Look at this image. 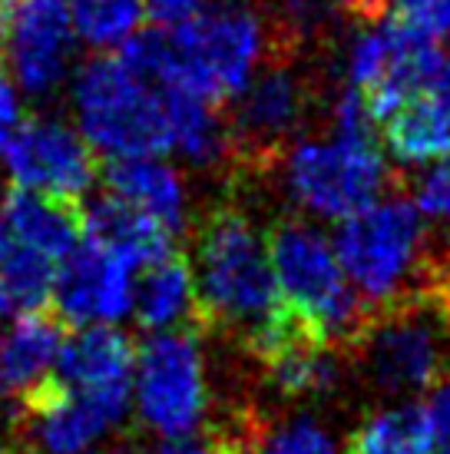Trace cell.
I'll list each match as a JSON object with an SVG mask.
<instances>
[{
    "instance_id": "1",
    "label": "cell",
    "mask_w": 450,
    "mask_h": 454,
    "mask_svg": "<svg viewBox=\"0 0 450 454\" xmlns=\"http://www.w3.org/2000/svg\"><path fill=\"white\" fill-rule=\"evenodd\" d=\"M192 282L199 325L219 328L252 352L285 318L265 229L242 202H213L192 229Z\"/></svg>"
},
{
    "instance_id": "2",
    "label": "cell",
    "mask_w": 450,
    "mask_h": 454,
    "mask_svg": "<svg viewBox=\"0 0 450 454\" xmlns=\"http://www.w3.org/2000/svg\"><path fill=\"white\" fill-rule=\"evenodd\" d=\"M166 74L159 87L189 90L192 97L222 110L268 53L291 47L268 24L259 0H213L182 24L166 27Z\"/></svg>"
},
{
    "instance_id": "3",
    "label": "cell",
    "mask_w": 450,
    "mask_h": 454,
    "mask_svg": "<svg viewBox=\"0 0 450 454\" xmlns=\"http://www.w3.org/2000/svg\"><path fill=\"white\" fill-rule=\"evenodd\" d=\"M345 355L388 398L431 391L450 375V295L427 282L398 302L371 309Z\"/></svg>"
},
{
    "instance_id": "4",
    "label": "cell",
    "mask_w": 450,
    "mask_h": 454,
    "mask_svg": "<svg viewBox=\"0 0 450 454\" xmlns=\"http://www.w3.org/2000/svg\"><path fill=\"white\" fill-rule=\"evenodd\" d=\"M331 246L368 312L424 289L434 269L424 215L407 192H384L358 213L338 219Z\"/></svg>"
},
{
    "instance_id": "5",
    "label": "cell",
    "mask_w": 450,
    "mask_h": 454,
    "mask_svg": "<svg viewBox=\"0 0 450 454\" xmlns=\"http://www.w3.org/2000/svg\"><path fill=\"white\" fill-rule=\"evenodd\" d=\"M265 242L288 318L314 339L348 348L368 318V305L345 276L331 239L308 219L285 213L268 223Z\"/></svg>"
},
{
    "instance_id": "6",
    "label": "cell",
    "mask_w": 450,
    "mask_h": 454,
    "mask_svg": "<svg viewBox=\"0 0 450 454\" xmlns=\"http://www.w3.org/2000/svg\"><path fill=\"white\" fill-rule=\"evenodd\" d=\"M299 57L301 51L291 47L268 53L249 83L222 106L229 166L238 179H262L275 173L308 114L322 103L318 80L301 70Z\"/></svg>"
},
{
    "instance_id": "7",
    "label": "cell",
    "mask_w": 450,
    "mask_h": 454,
    "mask_svg": "<svg viewBox=\"0 0 450 454\" xmlns=\"http://www.w3.org/2000/svg\"><path fill=\"white\" fill-rule=\"evenodd\" d=\"M74 103L80 133L103 160L173 150L166 90L136 74L120 53H97L76 70Z\"/></svg>"
},
{
    "instance_id": "8",
    "label": "cell",
    "mask_w": 450,
    "mask_h": 454,
    "mask_svg": "<svg viewBox=\"0 0 450 454\" xmlns=\"http://www.w3.org/2000/svg\"><path fill=\"white\" fill-rule=\"evenodd\" d=\"M285 190L301 213L345 219L388 192L391 169L371 133L299 139L285 153Z\"/></svg>"
},
{
    "instance_id": "9",
    "label": "cell",
    "mask_w": 450,
    "mask_h": 454,
    "mask_svg": "<svg viewBox=\"0 0 450 454\" xmlns=\"http://www.w3.org/2000/svg\"><path fill=\"white\" fill-rule=\"evenodd\" d=\"M133 404L139 425L156 438L199 434L213 408V391L196 325L152 332L139 345Z\"/></svg>"
},
{
    "instance_id": "10",
    "label": "cell",
    "mask_w": 450,
    "mask_h": 454,
    "mask_svg": "<svg viewBox=\"0 0 450 454\" xmlns=\"http://www.w3.org/2000/svg\"><path fill=\"white\" fill-rule=\"evenodd\" d=\"M74 37L66 0H0V67L24 97L60 90Z\"/></svg>"
},
{
    "instance_id": "11",
    "label": "cell",
    "mask_w": 450,
    "mask_h": 454,
    "mask_svg": "<svg viewBox=\"0 0 450 454\" xmlns=\"http://www.w3.org/2000/svg\"><path fill=\"white\" fill-rule=\"evenodd\" d=\"M0 163L13 186L70 202H83L100 176L97 150L80 129L57 116H24L7 139Z\"/></svg>"
},
{
    "instance_id": "12",
    "label": "cell",
    "mask_w": 450,
    "mask_h": 454,
    "mask_svg": "<svg viewBox=\"0 0 450 454\" xmlns=\"http://www.w3.org/2000/svg\"><path fill=\"white\" fill-rule=\"evenodd\" d=\"M136 265L116 249L83 236V242L57 269L53 299L57 316L74 325H112L133 312Z\"/></svg>"
},
{
    "instance_id": "13",
    "label": "cell",
    "mask_w": 450,
    "mask_h": 454,
    "mask_svg": "<svg viewBox=\"0 0 450 454\" xmlns=\"http://www.w3.org/2000/svg\"><path fill=\"white\" fill-rule=\"evenodd\" d=\"M133 372L136 348L120 328L83 325L63 339L53 381L123 421L133 402Z\"/></svg>"
},
{
    "instance_id": "14",
    "label": "cell",
    "mask_w": 450,
    "mask_h": 454,
    "mask_svg": "<svg viewBox=\"0 0 450 454\" xmlns=\"http://www.w3.org/2000/svg\"><path fill=\"white\" fill-rule=\"evenodd\" d=\"M20 404L24 451L30 454H93L120 425V418L106 408L66 391L53 379L20 398Z\"/></svg>"
},
{
    "instance_id": "15",
    "label": "cell",
    "mask_w": 450,
    "mask_h": 454,
    "mask_svg": "<svg viewBox=\"0 0 450 454\" xmlns=\"http://www.w3.org/2000/svg\"><path fill=\"white\" fill-rule=\"evenodd\" d=\"M0 215L17 246L43 253L53 262H63L83 242V202L57 200V196L13 186L4 196Z\"/></svg>"
},
{
    "instance_id": "16",
    "label": "cell",
    "mask_w": 450,
    "mask_h": 454,
    "mask_svg": "<svg viewBox=\"0 0 450 454\" xmlns=\"http://www.w3.org/2000/svg\"><path fill=\"white\" fill-rule=\"evenodd\" d=\"M106 192L120 202L133 206L146 219L159 223L179 236L186 229V186L179 169L163 163L159 156H129V160H110L103 173Z\"/></svg>"
},
{
    "instance_id": "17",
    "label": "cell",
    "mask_w": 450,
    "mask_h": 454,
    "mask_svg": "<svg viewBox=\"0 0 450 454\" xmlns=\"http://www.w3.org/2000/svg\"><path fill=\"white\" fill-rule=\"evenodd\" d=\"M63 348V318L47 309L20 312L0 339V379L20 398L43 388L57 372Z\"/></svg>"
},
{
    "instance_id": "18",
    "label": "cell",
    "mask_w": 450,
    "mask_h": 454,
    "mask_svg": "<svg viewBox=\"0 0 450 454\" xmlns=\"http://www.w3.org/2000/svg\"><path fill=\"white\" fill-rule=\"evenodd\" d=\"M222 434L229 454H345L325 421L314 415L238 411Z\"/></svg>"
},
{
    "instance_id": "19",
    "label": "cell",
    "mask_w": 450,
    "mask_h": 454,
    "mask_svg": "<svg viewBox=\"0 0 450 454\" xmlns=\"http://www.w3.org/2000/svg\"><path fill=\"white\" fill-rule=\"evenodd\" d=\"M133 316L150 332H169V328L199 325L196 312V282L189 255L169 253L156 262L143 265L133 292Z\"/></svg>"
},
{
    "instance_id": "20",
    "label": "cell",
    "mask_w": 450,
    "mask_h": 454,
    "mask_svg": "<svg viewBox=\"0 0 450 454\" xmlns=\"http://www.w3.org/2000/svg\"><path fill=\"white\" fill-rule=\"evenodd\" d=\"M381 139L400 163H434L450 156V100L434 87L414 93L381 123Z\"/></svg>"
},
{
    "instance_id": "21",
    "label": "cell",
    "mask_w": 450,
    "mask_h": 454,
    "mask_svg": "<svg viewBox=\"0 0 450 454\" xmlns=\"http://www.w3.org/2000/svg\"><path fill=\"white\" fill-rule=\"evenodd\" d=\"M83 236L116 249V253L126 255L136 269L175 253L173 246L175 236L169 229L146 219L143 213H136L133 206L120 202L110 192L100 196V200H93L83 209Z\"/></svg>"
},
{
    "instance_id": "22",
    "label": "cell",
    "mask_w": 450,
    "mask_h": 454,
    "mask_svg": "<svg viewBox=\"0 0 450 454\" xmlns=\"http://www.w3.org/2000/svg\"><path fill=\"white\" fill-rule=\"evenodd\" d=\"M434 434L424 404H384L364 415L345 442V454H431Z\"/></svg>"
},
{
    "instance_id": "23",
    "label": "cell",
    "mask_w": 450,
    "mask_h": 454,
    "mask_svg": "<svg viewBox=\"0 0 450 454\" xmlns=\"http://www.w3.org/2000/svg\"><path fill=\"white\" fill-rule=\"evenodd\" d=\"M74 34L97 51L123 47L126 40L150 24L146 0H66Z\"/></svg>"
},
{
    "instance_id": "24",
    "label": "cell",
    "mask_w": 450,
    "mask_h": 454,
    "mask_svg": "<svg viewBox=\"0 0 450 454\" xmlns=\"http://www.w3.org/2000/svg\"><path fill=\"white\" fill-rule=\"evenodd\" d=\"M57 269L60 262L13 242L0 265V289L11 299V309H20V312L47 309V302L53 299V286H57Z\"/></svg>"
},
{
    "instance_id": "25",
    "label": "cell",
    "mask_w": 450,
    "mask_h": 454,
    "mask_svg": "<svg viewBox=\"0 0 450 454\" xmlns=\"http://www.w3.org/2000/svg\"><path fill=\"white\" fill-rule=\"evenodd\" d=\"M268 24L291 43H305L308 37H318V30L331 27L335 20H345L348 0H259Z\"/></svg>"
},
{
    "instance_id": "26",
    "label": "cell",
    "mask_w": 450,
    "mask_h": 454,
    "mask_svg": "<svg viewBox=\"0 0 450 454\" xmlns=\"http://www.w3.org/2000/svg\"><path fill=\"white\" fill-rule=\"evenodd\" d=\"M407 196L417 206V213L424 215V223L450 229V156L434 160L424 169H417L407 179Z\"/></svg>"
},
{
    "instance_id": "27",
    "label": "cell",
    "mask_w": 450,
    "mask_h": 454,
    "mask_svg": "<svg viewBox=\"0 0 450 454\" xmlns=\"http://www.w3.org/2000/svg\"><path fill=\"white\" fill-rule=\"evenodd\" d=\"M424 415L427 425H431V434H434V444H440L444 454H450V375L427 391Z\"/></svg>"
},
{
    "instance_id": "28",
    "label": "cell",
    "mask_w": 450,
    "mask_h": 454,
    "mask_svg": "<svg viewBox=\"0 0 450 454\" xmlns=\"http://www.w3.org/2000/svg\"><path fill=\"white\" fill-rule=\"evenodd\" d=\"M139 454H229V448H225L222 434H215V438L213 434L209 438L192 434V438H159Z\"/></svg>"
},
{
    "instance_id": "29",
    "label": "cell",
    "mask_w": 450,
    "mask_h": 454,
    "mask_svg": "<svg viewBox=\"0 0 450 454\" xmlns=\"http://www.w3.org/2000/svg\"><path fill=\"white\" fill-rule=\"evenodd\" d=\"M202 7H206V0H146L150 24H156V27L182 24L186 17H192V13L202 11Z\"/></svg>"
},
{
    "instance_id": "30",
    "label": "cell",
    "mask_w": 450,
    "mask_h": 454,
    "mask_svg": "<svg viewBox=\"0 0 450 454\" xmlns=\"http://www.w3.org/2000/svg\"><path fill=\"white\" fill-rule=\"evenodd\" d=\"M11 229H7V223H4V215H0V265H4V259H7V253H11Z\"/></svg>"
},
{
    "instance_id": "31",
    "label": "cell",
    "mask_w": 450,
    "mask_h": 454,
    "mask_svg": "<svg viewBox=\"0 0 450 454\" xmlns=\"http://www.w3.org/2000/svg\"><path fill=\"white\" fill-rule=\"evenodd\" d=\"M7 312H11V299L4 295V289H0V322L7 318Z\"/></svg>"
},
{
    "instance_id": "32",
    "label": "cell",
    "mask_w": 450,
    "mask_h": 454,
    "mask_svg": "<svg viewBox=\"0 0 450 454\" xmlns=\"http://www.w3.org/2000/svg\"><path fill=\"white\" fill-rule=\"evenodd\" d=\"M4 388H7V385H4V379H0V404H4Z\"/></svg>"
},
{
    "instance_id": "33",
    "label": "cell",
    "mask_w": 450,
    "mask_h": 454,
    "mask_svg": "<svg viewBox=\"0 0 450 454\" xmlns=\"http://www.w3.org/2000/svg\"><path fill=\"white\" fill-rule=\"evenodd\" d=\"M4 146H7V139L0 137V156H4Z\"/></svg>"
}]
</instances>
